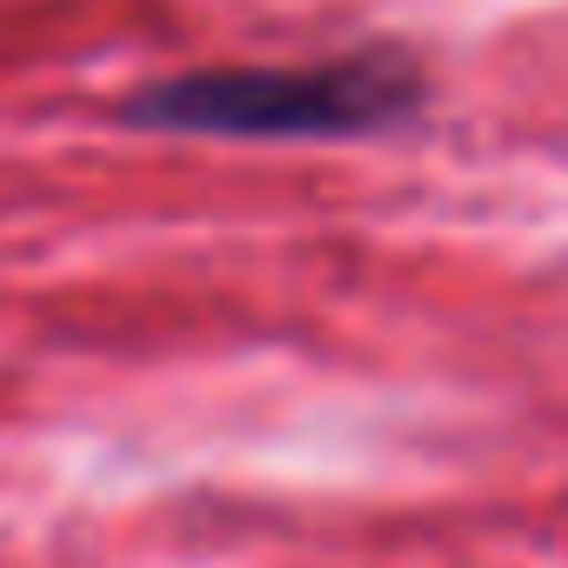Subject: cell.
I'll return each mask as SVG.
<instances>
[{
  "label": "cell",
  "instance_id": "1",
  "mask_svg": "<svg viewBox=\"0 0 568 568\" xmlns=\"http://www.w3.org/2000/svg\"><path fill=\"white\" fill-rule=\"evenodd\" d=\"M428 81L408 54H342L322 68H201L141 88L121 114L161 134L214 141H355L402 128L422 108Z\"/></svg>",
  "mask_w": 568,
  "mask_h": 568
}]
</instances>
